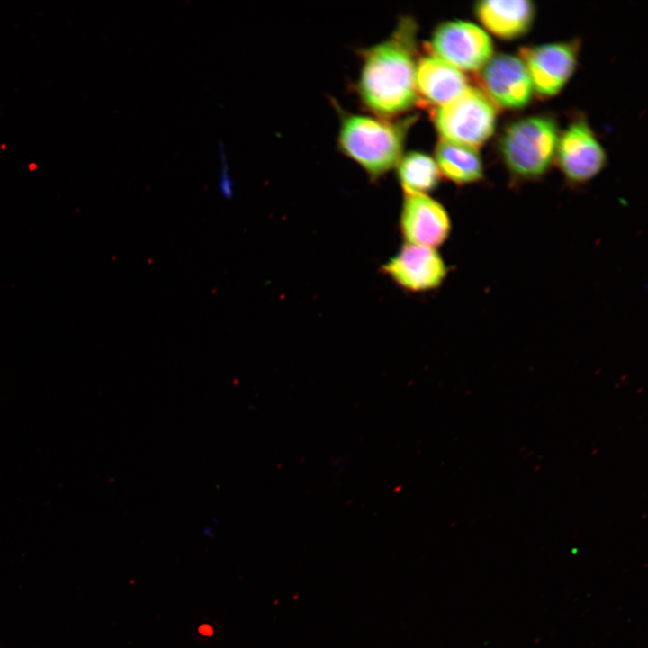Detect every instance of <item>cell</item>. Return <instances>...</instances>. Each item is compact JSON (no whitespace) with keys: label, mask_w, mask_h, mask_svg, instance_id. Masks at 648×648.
<instances>
[{"label":"cell","mask_w":648,"mask_h":648,"mask_svg":"<svg viewBox=\"0 0 648 648\" xmlns=\"http://www.w3.org/2000/svg\"><path fill=\"white\" fill-rule=\"evenodd\" d=\"M416 22L402 17L385 40L364 50L358 94L373 112L391 117L418 104Z\"/></svg>","instance_id":"6da1fadb"},{"label":"cell","mask_w":648,"mask_h":648,"mask_svg":"<svg viewBox=\"0 0 648 648\" xmlns=\"http://www.w3.org/2000/svg\"><path fill=\"white\" fill-rule=\"evenodd\" d=\"M415 121L416 116L392 122L345 114L338 133L339 148L373 178L379 177L400 161L406 134Z\"/></svg>","instance_id":"7a4b0ae2"},{"label":"cell","mask_w":648,"mask_h":648,"mask_svg":"<svg viewBox=\"0 0 648 648\" xmlns=\"http://www.w3.org/2000/svg\"><path fill=\"white\" fill-rule=\"evenodd\" d=\"M559 140L555 122L532 116L509 124L500 140V150L509 171L521 179H536L549 169Z\"/></svg>","instance_id":"3957f363"},{"label":"cell","mask_w":648,"mask_h":648,"mask_svg":"<svg viewBox=\"0 0 648 648\" xmlns=\"http://www.w3.org/2000/svg\"><path fill=\"white\" fill-rule=\"evenodd\" d=\"M496 116L495 105L487 95L470 86L450 102L431 109L440 140L473 148L491 137Z\"/></svg>","instance_id":"277c9868"},{"label":"cell","mask_w":648,"mask_h":648,"mask_svg":"<svg viewBox=\"0 0 648 648\" xmlns=\"http://www.w3.org/2000/svg\"><path fill=\"white\" fill-rule=\"evenodd\" d=\"M428 46L432 55L461 71L481 70L493 54L489 35L479 26L465 21L438 24Z\"/></svg>","instance_id":"5b68a950"},{"label":"cell","mask_w":648,"mask_h":648,"mask_svg":"<svg viewBox=\"0 0 648 648\" xmlns=\"http://www.w3.org/2000/svg\"><path fill=\"white\" fill-rule=\"evenodd\" d=\"M578 45L576 41L558 42L520 50V58L537 94L550 97L562 90L575 69Z\"/></svg>","instance_id":"8992f818"},{"label":"cell","mask_w":648,"mask_h":648,"mask_svg":"<svg viewBox=\"0 0 648 648\" xmlns=\"http://www.w3.org/2000/svg\"><path fill=\"white\" fill-rule=\"evenodd\" d=\"M382 272L398 286L420 292L440 286L447 269L436 248L406 243L382 266Z\"/></svg>","instance_id":"52a82bcc"},{"label":"cell","mask_w":648,"mask_h":648,"mask_svg":"<svg viewBox=\"0 0 648 648\" xmlns=\"http://www.w3.org/2000/svg\"><path fill=\"white\" fill-rule=\"evenodd\" d=\"M481 84L484 94L493 104L517 110L531 101L534 88L520 58L498 54L482 68Z\"/></svg>","instance_id":"ba28073f"},{"label":"cell","mask_w":648,"mask_h":648,"mask_svg":"<svg viewBox=\"0 0 648 648\" xmlns=\"http://www.w3.org/2000/svg\"><path fill=\"white\" fill-rule=\"evenodd\" d=\"M558 165L565 176L575 183L594 177L603 168L606 154L586 122H572L558 140Z\"/></svg>","instance_id":"9c48e42d"},{"label":"cell","mask_w":648,"mask_h":648,"mask_svg":"<svg viewBox=\"0 0 648 648\" xmlns=\"http://www.w3.org/2000/svg\"><path fill=\"white\" fill-rule=\"evenodd\" d=\"M400 230L408 244L436 248L448 238L451 221L443 205L428 195H405Z\"/></svg>","instance_id":"30bf717a"},{"label":"cell","mask_w":648,"mask_h":648,"mask_svg":"<svg viewBox=\"0 0 648 648\" xmlns=\"http://www.w3.org/2000/svg\"><path fill=\"white\" fill-rule=\"evenodd\" d=\"M464 74L431 53L417 59L415 89L418 104L430 109L443 105L466 88Z\"/></svg>","instance_id":"8fae6325"},{"label":"cell","mask_w":648,"mask_h":648,"mask_svg":"<svg viewBox=\"0 0 648 648\" xmlns=\"http://www.w3.org/2000/svg\"><path fill=\"white\" fill-rule=\"evenodd\" d=\"M474 11L488 31L507 40L525 34L530 29L535 16L534 4L526 0L480 1L475 4Z\"/></svg>","instance_id":"7c38bea8"},{"label":"cell","mask_w":648,"mask_h":648,"mask_svg":"<svg viewBox=\"0 0 648 648\" xmlns=\"http://www.w3.org/2000/svg\"><path fill=\"white\" fill-rule=\"evenodd\" d=\"M435 161L441 175L464 184L482 178L483 168L476 148L440 140L435 148Z\"/></svg>","instance_id":"4fadbf2b"},{"label":"cell","mask_w":648,"mask_h":648,"mask_svg":"<svg viewBox=\"0 0 648 648\" xmlns=\"http://www.w3.org/2000/svg\"><path fill=\"white\" fill-rule=\"evenodd\" d=\"M398 178L405 195L427 194L440 181L441 174L434 158L419 152L410 151L397 164Z\"/></svg>","instance_id":"5bb4252c"},{"label":"cell","mask_w":648,"mask_h":648,"mask_svg":"<svg viewBox=\"0 0 648 648\" xmlns=\"http://www.w3.org/2000/svg\"><path fill=\"white\" fill-rule=\"evenodd\" d=\"M220 168L218 175L217 188L220 196L226 200H231L235 194V184L229 169L228 158L225 146L219 144Z\"/></svg>","instance_id":"9a60e30c"}]
</instances>
